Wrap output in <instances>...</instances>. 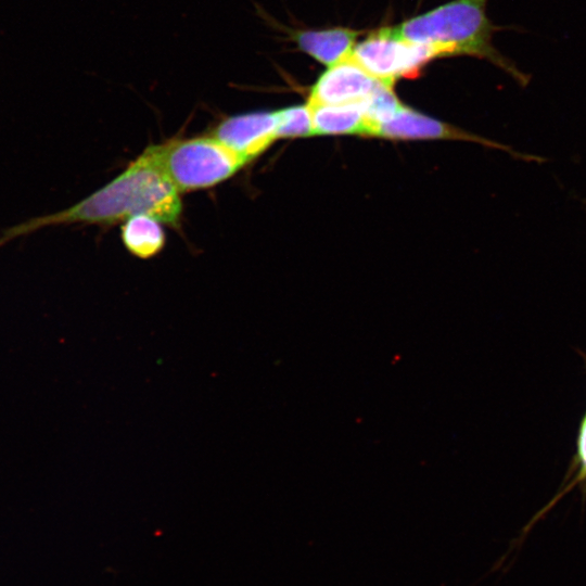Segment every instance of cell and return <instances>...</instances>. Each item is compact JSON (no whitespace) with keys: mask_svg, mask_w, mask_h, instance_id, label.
<instances>
[{"mask_svg":"<svg viewBox=\"0 0 586 586\" xmlns=\"http://www.w3.org/2000/svg\"><path fill=\"white\" fill-rule=\"evenodd\" d=\"M181 213L179 191L148 146L123 173L75 205L3 229L0 246L44 227L77 222L113 225L140 214L177 227Z\"/></svg>","mask_w":586,"mask_h":586,"instance_id":"6da1fadb","label":"cell"},{"mask_svg":"<svg viewBox=\"0 0 586 586\" xmlns=\"http://www.w3.org/2000/svg\"><path fill=\"white\" fill-rule=\"evenodd\" d=\"M380 80L372 77L351 56L329 66L309 89L308 105L360 104Z\"/></svg>","mask_w":586,"mask_h":586,"instance_id":"52a82bcc","label":"cell"},{"mask_svg":"<svg viewBox=\"0 0 586 586\" xmlns=\"http://www.w3.org/2000/svg\"><path fill=\"white\" fill-rule=\"evenodd\" d=\"M298 49L323 65L332 66L348 59L361 30L347 27L291 31Z\"/></svg>","mask_w":586,"mask_h":586,"instance_id":"ba28073f","label":"cell"},{"mask_svg":"<svg viewBox=\"0 0 586 586\" xmlns=\"http://www.w3.org/2000/svg\"><path fill=\"white\" fill-rule=\"evenodd\" d=\"M308 105V104H307ZM314 135H361L374 137V127L361 104L308 105Z\"/></svg>","mask_w":586,"mask_h":586,"instance_id":"9c48e42d","label":"cell"},{"mask_svg":"<svg viewBox=\"0 0 586 586\" xmlns=\"http://www.w3.org/2000/svg\"><path fill=\"white\" fill-rule=\"evenodd\" d=\"M160 167L179 192L216 186L246 163L212 135L150 145Z\"/></svg>","mask_w":586,"mask_h":586,"instance_id":"3957f363","label":"cell"},{"mask_svg":"<svg viewBox=\"0 0 586 586\" xmlns=\"http://www.w3.org/2000/svg\"><path fill=\"white\" fill-rule=\"evenodd\" d=\"M351 58L372 77L394 87L398 79L418 76L437 54L429 46L402 38L393 26L371 31L355 44Z\"/></svg>","mask_w":586,"mask_h":586,"instance_id":"277c9868","label":"cell"},{"mask_svg":"<svg viewBox=\"0 0 586 586\" xmlns=\"http://www.w3.org/2000/svg\"><path fill=\"white\" fill-rule=\"evenodd\" d=\"M568 483L561 488L556 497L542 510L535 518V521L540 519L566 492L571 491L579 483L586 482V411L581 420L577 440H576V454L573 458L572 466L569 471Z\"/></svg>","mask_w":586,"mask_h":586,"instance_id":"7c38bea8","label":"cell"},{"mask_svg":"<svg viewBox=\"0 0 586 586\" xmlns=\"http://www.w3.org/2000/svg\"><path fill=\"white\" fill-rule=\"evenodd\" d=\"M375 137L387 139H459L501 150L509 153L513 158L526 163L543 164L549 161L548 157L515 151L510 145L458 129L404 104L390 119L377 127Z\"/></svg>","mask_w":586,"mask_h":586,"instance_id":"5b68a950","label":"cell"},{"mask_svg":"<svg viewBox=\"0 0 586 586\" xmlns=\"http://www.w3.org/2000/svg\"><path fill=\"white\" fill-rule=\"evenodd\" d=\"M277 116L278 139L314 136L311 112L307 103L281 109L277 111Z\"/></svg>","mask_w":586,"mask_h":586,"instance_id":"8fae6325","label":"cell"},{"mask_svg":"<svg viewBox=\"0 0 586 586\" xmlns=\"http://www.w3.org/2000/svg\"><path fill=\"white\" fill-rule=\"evenodd\" d=\"M277 111L229 116L211 132L246 164L264 153L277 139Z\"/></svg>","mask_w":586,"mask_h":586,"instance_id":"8992f818","label":"cell"},{"mask_svg":"<svg viewBox=\"0 0 586 586\" xmlns=\"http://www.w3.org/2000/svg\"><path fill=\"white\" fill-rule=\"evenodd\" d=\"M122 240L129 253L150 258L162 251L165 232L161 221L144 214L135 215L120 227Z\"/></svg>","mask_w":586,"mask_h":586,"instance_id":"30bf717a","label":"cell"},{"mask_svg":"<svg viewBox=\"0 0 586 586\" xmlns=\"http://www.w3.org/2000/svg\"><path fill=\"white\" fill-rule=\"evenodd\" d=\"M487 0H453L394 26L404 39L431 47L437 58L469 55L486 60L526 88L531 75L493 44L495 31L518 27L498 26L486 14Z\"/></svg>","mask_w":586,"mask_h":586,"instance_id":"7a4b0ae2","label":"cell"}]
</instances>
